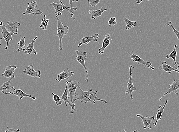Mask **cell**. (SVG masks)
Instances as JSON below:
<instances>
[{
    "label": "cell",
    "instance_id": "8d00e7d4",
    "mask_svg": "<svg viewBox=\"0 0 179 132\" xmlns=\"http://www.w3.org/2000/svg\"><path fill=\"white\" fill-rule=\"evenodd\" d=\"M5 24V23H4V22H1V24H0V25L1 26H3V25H4Z\"/></svg>",
    "mask_w": 179,
    "mask_h": 132
},
{
    "label": "cell",
    "instance_id": "ffe728a7",
    "mask_svg": "<svg viewBox=\"0 0 179 132\" xmlns=\"http://www.w3.org/2000/svg\"><path fill=\"white\" fill-rule=\"evenodd\" d=\"M107 10V8H104L103 7H102L100 9L96 10V11H94L92 9H91L89 11L87 12V13L91 15V18L93 19H96L98 17L101 16L102 13Z\"/></svg>",
    "mask_w": 179,
    "mask_h": 132
},
{
    "label": "cell",
    "instance_id": "1f68e13d",
    "mask_svg": "<svg viewBox=\"0 0 179 132\" xmlns=\"http://www.w3.org/2000/svg\"><path fill=\"white\" fill-rule=\"evenodd\" d=\"M108 24L110 27L115 26L117 24V22L116 21V18L112 17L108 22Z\"/></svg>",
    "mask_w": 179,
    "mask_h": 132
},
{
    "label": "cell",
    "instance_id": "836d02e7",
    "mask_svg": "<svg viewBox=\"0 0 179 132\" xmlns=\"http://www.w3.org/2000/svg\"><path fill=\"white\" fill-rule=\"evenodd\" d=\"M78 0H69V4L70 6V7L72 8H73V7H72V4H73V2H78Z\"/></svg>",
    "mask_w": 179,
    "mask_h": 132
},
{
    "label": "cell",
    "instance_id": "9a60e30c",
    "mask_svg": "<svg viewBox=\"0 0 179 132\" xmlns=\"http://www.w3.org/2000/svg\"><path fill=\"white\" fill-rule=\"evenodd\" d=\"M37 38L38 37H36L33 40H32V42L31 43H29L25 48L23 49V51H24V54H29L30 55H32V54H34L35 55H37V52L34 49V44Z\"/></svg>",
    "mask_w": 179,
    "mask_h": 132
},
{
    "label": "cell",
    "instance_id": "8fae6325",
    "mask_svg": "<svg viewBox=\"0 0 179 132\" xmlns=\"http://www.w3.org/2000/svg\"><path fill=\"white\" fill-rule=\"evenodd\" d=\"M12 80H13V78H10L7 81L5 82L0 87V90L5 95L12 94L15 90L14 87L10 85V82Z\"/></svg>",
    "mask_w": 179,
    "mask_h": 132
},
{
    "label": "cell",
    "instance_id": "5bb4252c",
    "mask_svg": "<svg viewBox=\"0 0 179 132\" xmlns=\"http://www.w3.org/2000/svg\"><path fill=\"white\" fill-rule=\"evenodd\" d=\"M1 28L2 29V36L3 39H5L6 42V46L5 49L7 50L8 48V44L10 41L13 40V37H12V34L3 25L1 26Z\"/></svg>",
    "mask_w": 179,
    "mask_h": 132
},
{
    "label": "cell",
    "instance_id": "8992f818",
    "mask_svg": "<svg viewBox=\"0 0 179 132\" xmlns=\"http://www.w3.org/2000/svg\"><path fill=\"white\" fill-rule=\"evenodd\" d=\"M27 4L28 7L22 15L32 14L34 15H42L43 14V12L41 10H38L36 8V7L37 6V2L32 1L30 3H27Z\"/></svg>",
    "mask_w": 179,
    "mask_h": 132
},
{
    "label": "cell",
    "instance_id": "4fadbf2b",
    "mask_svg": "<svg viewBox=\"0 0 179 132\" xmlns=\"http://www.w3.org/2000/svg\"><path fill=\"white\" fill-rule=\"evenodd\" d=\"M7 25L4 24L6 28L10 32H11L12 35H17L18 33V27L21 25L20 22H15L13 23L11 22H7Z\"/></svg>",
    "mask_w": 179,
    "mask_h": 132
},
{
    "label": "cell",
    "instance_id": "f546056e",
    "mask_svg": "<svg viewBox=\"0 0 179 132\" xmlns=\"http://www.w3.org/2000/svg\"><path fill=\"white\" fill-rule=\"evenodd\" d=\"M101 0H87V1L90 6L95 8L97 5L99 4Z\"/></svg>",
    "mask_w": 179,
    "mask_h": 132
},
{
    "label": "cell",
    "instance_id": "7402d4cb",
    "mask_svg": "<svg viewBox=\"0 0 179 132\" xmlns=\"http://www.w3.org/2000/svg\"><path fill=\"white\" fill-rule=\"evenodd\" d=\"M13 95L17 96L19 98L20 100H22L24 97H28L31 98L35 100L36 98L35 97L33 96L32 95H30V94H27L24 92L23 91L19 89H15L13 93L12 94Z\"/></svg>",
    "mask_w": 179,
    "mask_h": 132
},
{
    "label": "cell",
    "instance_id": "4316f807",
    "mask_svg": "<svg viewBox=\"0 0 179 132\" xmlns=\"http://www.w3.org/2000/svg\"><path fill=\"white\" fill-rule=\"evenodd\" d=\"M25 37H20V40L19 42H18V49L17 50L14 51V52H20L21 51H23V47L24 46H27V44L25 43Z\"/></svg>",
    "mask_w": 179,
    "mask_h": 132
},
{
    "label": "cell",
    "instance_id": "d4e9b609",
    "mask_svg": "<svg viewBox=\"0 0 179 132\" xmlns=\"http://www.w3.org/2000/svg\"><path fill=\"white\" fill-rule=\"evenodd\" d=\"M68 83L67 82H66V87H65V90L64 92L62 95V96L60 97L61 99L64 101V102L66 106H67V104H68L69 105H70V107L71 106V102H70V100L69 97H68V90L67 88Z\"/></svg>",
    "mask_w": 179,
    "mask_h": 132
},
{
    "label": "cell",
    "instance_id": "9c48e42d",
    "mask_svg": "<svg viewBox=\"0 0 179 132\" xmlns=\"http://www.w3.org/2000/svg\"><path fill=\"white\" fill-rule=\"evenodd\" d=\"M173 92L177 95L179 94V80L174 79L172 83L170 84L169 86V90L166 93H165L161 98L159 100L161 101L163 97L168 95V94H171Z\"/></svg>",
    "mask_w": 179,
    "mask_h": 132
},
{
    "label": "cell",
    "instance_id": "7a4b0ae2",
    "mask_svg": "<svg viewBox=\"0 0 179 132\" xmlns=\"http://www.w3.org/2000/svg\"><path fill=\"white\" fill-rule=\"evenodd\" d=\"M67 82L68 83L67 88L70 94V100L71 102L72 110L69 114H73L75 112H78V110L75 109V105L73 100L74 98L76 90L77 87L78 86L81 87L82 85L78 81H70Z\"/></svg>",
    "mask_w": 179,
    "mask_h": 132
},
{
    "label": "cell",
    "instance_id": "603a6c76",
    "mask_svg": "<svg viewBox=\"0 0 179 132\" xmlns=\"http://www.w3.org/2000/svg\"><path fill=\"white\" fill-rule=\"evenodd\" d=\"M178 46H177L176 44H175L174 47V48L172 51L171 53L170 54L167 55L166 56V57L167 59H169V58H171L172 59H173L174 61V66L177 68H179V63H177L176 57L177 56V49H178Z\"/></svg>",
    "mask_w": 179,
    "mask_h": 132
},
{
    "label": "cell",
    "instance_id": "74e56055",
    "mask_svg": "<svg viewBox=\"0 0 179 132\" xmlns=\"http://www.w3.org/2000/svg\"><path fill=\"white\" fill-rule=\"evenodd\" d=\"M59 1H60V2H61L62 4L65 5L64 4H63V3L62 2L61 0H59Z\"/></svg>",
    "mask_w": 179,
    "mask_h": 132
},
{
    "label": "cell",
    "instance_id": "83f0119b",
    "mask_svg": "<svg viewBox=\"0 0 179 132\" xmlns=\"http://www.w3.org/2000/svg\"><path fill=\"white\" fill-rule=\"evenodd\" d=\"M44 18L42 19L41 25H40V28H42L43 30H46L47 29V26L48 23L49 22V20L46 18V15H44Z\"/></svg>",
    "mask_w": 179,
    "mask_h": 132
},
{
    "label": "cell",
    "instance_id": "52a82bcc",
    "mask_svg": "<svg viewBox=\"0 0 179 132\" xmlns=\"http://www.w3.org/2000/svg\"><path fill=\"white\" fill-rule=\"evenodd\" d=\"M132 68H134V69H136V68L134 67L133 66H129V69H130V77L128 78L129 79V81L128 82V86H127V89L126 91L125 92V94L126 95H129L130 96V99H132V100H133V98L132 97V92L137 90V87L134 86L133 83H132V78H133V76H132Z\"/></svg>",
    "mask_w": 179,
    "mask_h": 132
},
{
    "label": "cell",
    "instance_id": "cb8c5ba5",
    "mask_svg": "<svg viewBox=\"0 0 179 132\" xmlns=\"http://www.w3.org/2000/svg\"><path fill=\"white\" fill-rule=\"evenodd\" d=\"M168 103V100H166L165 101V104L163 107L161 105L159 106V109H158V112L156 113V120L155 123H154V126L155 127L156 126L157 124L158 121L161 120L162 118V114L164 112V109L166 105Z\"/></svg>",
    "mask_w": 179,
    "mask_h": 132
},
{
    "label": "cell",
    "instance_id": "d6986e66",
    "mask_svg": "<svg viewBox=\"0 0 179 132\" xmlns=\"http://www.w3.org/2000/svg\"><path fill=\"white\" fill-rule=\"evenodd\" d=\"M159 69L160 70H163V71H166L170 74H171L172 71L177 72L179 74V70L178 68L172 67V66L167 64L166 61H163L161 66H159Z\"/></svg>",
    "mask_w": 179,
    "mask_h": 132
},
{
    "label": "cell",
    "instance_id": "484cf974",
    "mask_svg": "<svg viewBox=\"0 0 179 132\" xmlns=\"http://www.w3.org/2000/svg\"><path fill=\"white\" fill-rule=\"evenodd\" d=\"M123 19L125 22L126 25V30H128L130 29H131L134 27H135L137 26V22L136 21H132L128 19L124 16L123 17Z\"/></svg>",
    "mask_w": 179,
    "mask_h": 132
},
{
    "label": "cell",
    "instance_id": "2e32d148",
    "mask_svg": "<svg viewBox=\"0 0 179 132\" xmlns=\"http://www.w3.org/2000/svg\"><path fill=\"white\" fill-rule=\"evenodd\" d=\"M17 67V66H7L6 70L2 75L5 78H12L13 80L15 79L14 72Z\"/></svg>",
    "mask_w": 179,
    "mask_h": 132
},
{
    "label": "cell",
    "instance_id": "4dcf8cb0",
    "mask_svg": "<svg viewBox=\"0 0 179 132\" xmlns=\"http://www.w3.org/2000/svg\"><path fill=\"white\" fill-rule=\"evenodd\" d=\"M168 25L172 29H173L175 35H176V37L178 38V40L179 41V32L177 31L176 29L174 28V27L172 23L171 22L169 21L168 22Z\"/></svg>",
    "mask_w": 179,
    "mask_h": 132
},
{
    "label": "cell",
    "instance_id": "5b68a950",
    "mask_svg": "<svg viewBox=\"0 0 179 132\" xmlns=\"http://www.w3.org/2000/svg\"><path fill=\"white\" fill-rule=\"evenodd\" d=\"M77 53V56L75 59L78 62L80 63L85 68L86 72V80L85 81L88 82V69L89 68L86 66L85 61L88 59L87 55V52H81L78 50L75 51Z\"/></svg>",
    "mask_w": 179,
    "mask_h": 132
},
{
    "label": "cell",
    "instance_id": "f1b7e54d",
    "mask_svg": "<svg viewBox=\"0 0 179 132\" xmlns=\"http://www.w3.org/2000/svg\"><path fill=\"white\" fill-rule=\"evenodd\" d=\"M51 94L53 95V100L56 102V105L57 106L61 105L62 104V102L61 100V98L57 94H55L53 92Z\"/></svg>",
    "mask_w": 179,
    "mask_h": 132
},
{
    "label": "cell",
    "instance_id": "e0dca14e",
    "mask_svg": "<svg viewBox=\"0 0 179 132\" xmlns=\"http://www.w3.org/2000/svg\"><path fill=\"white\" fill-rule=\"evenodd\" d=\"M75 73L73 71H70L68 68H67V70H64L63 71L57 75V78L56 79V81H58V83H60L61 81L66 79H69L70 77L73 76Z\"/></svg>",
    "mask_w": 179,
    "mask_h": 132
},
{
    "label": "cell",
    "instance_id": "30bf717a",
    "mask_svg": "<svg viewBox=\"0 0 179 132\" xmlns=\"http://www.w3.org/2000/svg\"><path fill=\"white\" fill-rule=\"evenodd\" d=\"M133 52V54H131L130 53H129V54L130 55V58L132 60V61L134 62H137L138 64H142L144 66H145V67H147L148 68H151L152 70H154L155 68L154 67H153L152 63L151 62L144 61V60L141 58L140 56L137 55L133 52Z\"/></svg>",
    "mask_w": 179,
    "mask_h": 132
},
{
    "label": "cell",
    "instance_id": "ba28073f",
    "mask_svg": "<svg viewBox=\"0 0 179 132\" xmlns=\"http://www.w3.org/2000/svg\"><path fill=\"white\" fill-rule=\"evenodd\" d=\"M137 116L140 118L142 120L144 124V127L141 129L139 131L143 128L145 129L147 128L151 129L153 128V126H154V123L156 122V118L154 116H151V117H148L147 116H146V117H144L141 114H137Z\"/></svg>",
    "mask_w": 179,
    "mask_h": 132
},
{
    "label": "cell",
    "instance_id": "d590c367",
    "mask_svg": "<svg viewBox=\"0 0 179 132\" xmlns=\"http://www.w3.org/2000/svg\"><path fill=\"white\" fill-rule=\"evenodd\" d=\"M122 132H139L138 131H137V130H135V131L132 132H127L125 131V130H123V131H122Z\"/></svg>",
    "mask_w": 179,
    "mask_h": 132
},
{
    "label": "cell",
    "instance_id": "3957f363",
    "mask_svg": "<svg viewBox=\"0 0 179 132\" xmlns=\"http://www.w3.org/2000/svg\"><path fill=\"white\" fill-rule=\"evenodd\" d=\"M56 18L57 22V35L56 37L59 38V48L60 50L61 51L63 49V47L62 39L65 35H66L68 34L69 28L67 26L63 25V23L58 17Z\"/></svg>",
    "mask_w": 179,
    "mask_h": 132
},
{
    "label": "cell",
    "instance_id": "6da1fadb",
    "mask_svg": "<svg viewBox=\"0 0 179 132\" xmlns=\"http://www.w3.org/2000/svg\"><path fill=\"white\" fill-rule=\"evenodd\" d=\"M97 91H93L92 89H90L87 91H84L82 90L81 86H78L76 90L73 102L79 100L82 103L87 104V102H90L95 104L96 101H101L105 104H107V101L104 99H101L97 97Z\"/></svg>",
    "mask_w": 179,
    "mask_h": 132
},
{
    "label": "cell",
    "instance_id": "e575fe53",
    "mask_svg": "<svg viewBox=\"0 0 179 132\" xmlns=\"http://www.w3.org/2000/svg\"><path fill=\"white\" fill-rule=\"evenodd\" d=\"M147 1H150V0H147ZM143 0H136L137 3L138 4H140L142 2Z\"/></svg>",
    "mask_w": 179,
    "mask_h": 132
},
{
    "label": "cell",
    "instance_id": "d6a6232c",
    "mask_svg": "<svg viewBox=\"0 0 179 132\" xmlns=\"http://www.w3.org/2000/svg\"><path fill=\"white\" fill-rule=\"evenodd\" d=\"M20 131V129H18L16 130L7 126V130L5 132H19Z\"/></svg>",
    "mask_w": 179,
    "mask_h": 132
},
{
    "label": "cell",
    "instance_id": "277c9868",
    "mask_svg": "<svg viewBox=\"0 0 179 132\" xmlns=\"http://www.w3.org/2000/svg\"><path fill=\"white\" fill-rule=\"evenodd\" d=\"M50 5L53 7L55 11H56L55 13L56 15V17H58L60 16H61L63 10L66 9L69 12L70 14L71 15V18H72L74 16L73 11H77V7L72 8L71 7H69L65 6V5L62 4L61 3L58 2L56 3L52 2V3H51Z\"/></svg>",
    "mask_w": 179,
    "mask_h": 132
},
{
    "label": "cell",
    "instance_id": "ac0fdd59",
    "mask_svg": "<svg viewBox=\"0 0 179 132\" xmlns=\"http://www.w3.org/2000/svg\"><path fill=\"white\" fill-rule=\"evenodd\" d=\"M99 37V34L96 33L91 37H84L82 39L81 42L79 43L78 47H80L83 44L88 46L89 42H97L98 39Z\"/></svg>",
    "mask_w": 179,
    "mask_h": 132
},
{
    "label": "cell",
    "instance_id": "7c38bea8",
    "mask_svg": "<svg viewBox=\"0 0 179 132\" xmlns=\"http://www.w3.org/2000/svg\"><path fill=\"white\" fill-rule=\"evenodd\" d=\"M23 72L28 75L29 76L34 77L36 78H39L41 77V70H38L37 71H35L34 69L33 65H30L26 67L23 70Z\"/></svg>",
    "mask_w": 179,
    "mask_h": 132
},
{
    "label": "cell",
    "instance_id": "44dd1931",
    "mask_svg": "<svg viewBox=\"0 0 179 132\" xmlns=\"http://www.w3.org/2000/svg\"><path fill=\"white\" fill-rule=\"evenodd\" d=\"M111 36L109 34L105 36V38L103 41L102 47L99 49L100 54H103L104 53L105 49L109 45L111 42Z\"/></svg>",
    "mask_w": 179,
    "mask_h": 132
}]
</instances>
